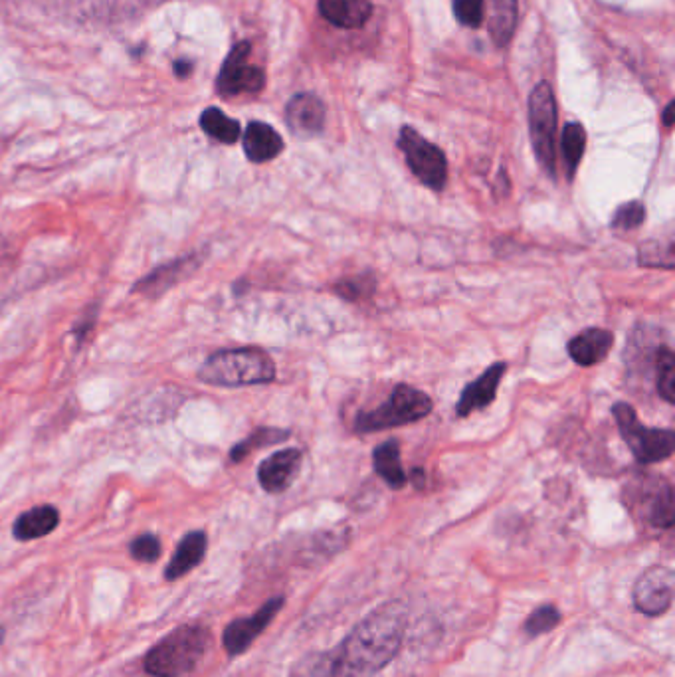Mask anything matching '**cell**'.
<instances>
[{"label": "cell", "instance_id": "1", "mask_svg": "<svg viewBox=\"0 0 675 677\" xmlns=\"http://www.w3.org/2000/svg\"><path fill=\"white\" fill-rule=\"evenodd\" d=\"M406 622V604L388 600L361 620L335 650L303 656L291 677H375L400 652Z\"/></svg>", "mask_w": 675, "mask_h": 677}, {"label": "cell", "instance_id": "2", "mask_svg": "<svg viewBox=\"0 0 675 677\" xmlns=\"http://www.w3.org/2000/svg\"><path fill=\"white\" fill-rule=\"evenodd\" d=\"M198 381L222 388L268 385L276 381V363L260 347L222 349L202 363Z\"/></svg>", "mask_w": 675, "mask_h": 677}, {"label": "cell", "instance_id": "3", "mask_svg": "<svg viewBox=\"0 0 675 677\" xmlns=\"http://www.w3.org/2000/svg\"><path fill=\"white\" fill-rule=\"evenodd\" d=\"M210 640V630L204 626H179L147 652L143 668L153 677L189 676L202 662Z\"/></svg>", "mask_w": 675, "mask_h": 677}, {"label": "cell", "instance_id": "4", "mask_svg": "<svg viewBox=\"0 0 675 677\" xmlns=\"http://www.w3.org/2000/svg\"><path fill=\"white\" fill-rule=\"evenodd\" d=\"M434 410L432 398L410 385H396L385 402L373 410L359 412L355 418L357 434H371L400 428L426 418Z\"/></svg>", "mask_w": 675, "mask_h": 677}, {"label": "cell", "instance_id": "5", "mask_svg": "<svg viewBox=\"0 0 675 677\" xmlns=\"http://www.w3.org/2000/svg\"><path fill=\"white\" fill-rule=\"evenodd\" d=\"M622 440L628 444L636 462L642 466L658 464L674 456L675 434L670 428H650L638 420L634 406L616 402L612 406Z\"/></svg>", "mask_w": 675, "mask_h": 677}, {"label": "cell", "instance_id": "6", "mask_svg": "<svg viewBox=\"0 0 675 677\" xmlns=\"http://www.w3.org/2000/svg\"><path fill=\"white\" fill-rule=\"evenodd\" d=\"M529 133L541 169L557 179V101L551 86L541 82L529 96Z\"/></svg>", "mask_w": 675, "mask_h": 677}, {"label": "cell", "instance_id": "7", "mask_svg": "<svg viewBox=\"0 0 675 677\" xmlns=\"http://www.w3.org/2000/svg\"><path fill=\"white\" fill-rule=\"evenodd\" d=\"M398 149L402 151L412 175L430 191H444L448 183V159L444 151L424 139L416 129L404 125L398 135Z\"/></svg>", "mask_w": 675, "mask_h": 677}, {"label": "cell", "instance_id": "8", "mask_svg": "<svg viewBox=\"0 0 675 677\" xmlns=\"http://www.w3.org/2000/svg\"><path fill=\"white\" fill-rule=\"evenodd\" d=\"M250 50V42H240L226 56L216 80V90L220 96L236 97L242 94H258L264 90V72L248 64Z\"/></svg>", "mask_w": 675, "mask_h": 677}, {"label": "cell", "instance_id": "9", "mask_svg": "<svg viewBox=\"0 0 675 677\" xmlns=\"http://www.w3.org/2000/svg\"><path fill=\"white\" fill-rule=\"evenodd\" d=\"M642 491L630 497V509L656 531H670L675 523L674 487L666 480L652 478Z\"/></svg>", "mask_w": 675, "mask_h": 677}, {"label": "cell", "instance_id": "10", "mask_svg": "<svg viewBox=\"0 0 675 677\" xmlns=\"http://www.w3.org/2000/svg\"><path fill=\"white\" fill-rule=\"evenodd\" d=\"M282 608H284V596H274L256 614H252L248 618L232 620L224 628V634H222V644H224V650L228 652V656L236 658V656L248 652V648L274 622V618L278 616V612Z\"/></svg>", "mask_w": 675, "mask_h": 677}, {"label": "cell", "instance_id": "11", "mask_svg": "<svg viewBox=\"0 0 675 677\" xmlns=\"http://www.w3.org/2000/svg\"><path fill=\"white\" fill-rule=\"evenodd\" d=\"M674 571L652 567L634 584V608L650 618L664 616L674 602Z\"/></svg>", "mask_w": 675, "mask_h": 677}, {"label": "cell", "instance_id": "12", "mask_svg": "<svg viewBox=\"0 0 675 677\" xmlns=\"http://www.w3.org/2000/svg\"><path fill=\"white\" fill-rule=\"evenodd\" d=\"M303 464V454L297 448H286L266 458L258 468V482L266 493H282L290 487Z\"/></svg>", "mask_w": 675, "mask_h": 677}, {"label": "cell", "instance_id": "13", "mask_svg": "<svg viewBox=\"0 0 675 677\" xmlns=\"http://www.w3.org/2000/svg\"><path fill=\"white\" fill-rule=\"evenodd\" d=\"M505 371H507V363H503V361L493 363L491 367H487L483 371L474 383L466 385V388L460 394L456 414L460 418H466V416L482 410L485 406H489L497 396V388L501 385V379L505 377Z\"/></svg>", "mask_w": 675, "mask_h": 677}, {"label": "cell", "instance_id": "14", "mask_svg": "<svg viewBox=\"0 0 675 677\" xmlns=\"http://www.w3.org/2000/svg\"><path fill=\"white\" fill-rule=\"evenodd\" d=\"M286 121L293 135L315 137L325 125V105L313 94H297L286 107Z\"/></svg>", "mask_w": 675, "mask_h": 677}, {"label": "cell", "instance_id": "15", "mask_svg": "<svg viewBox=\"0 0 675 677\" xmlns=\"http://www.w3.org/2000/svg\"><path fill=\"white\" fill-rule=\"evenodd\" d=\"M200 264V260L191 254L185 258H177L169 264L159 266L151 274H147L143 280H139L133 286V293H141L145 297H159L171 290L175 284L185 280L189 274H193L194 268Z\"/></svg>", "mask_w": 675, "mask_h": 677}, {"label": "cell", "instance_id": "16", "mask_svg": "<svg viewBox=\"0 0 675 677\" xmlns=\"http://www.w3.org/2000/svg\"><path fill=\"white\" fill-rule=\"evenodd\" d=\"M244 153L248 157V161L262 165V163H270L276 157L282 155L284 151V139L282 135L268 123L264 121H252L248 123L246 131H244Z\"/></svg>", "mask_w": 675, "mask_h": 677}, {"label": "cell", "instance_id": "17", "mask_svg": "<svg viewBox=\"0 0 675 677\" xmlns=\"http://www.w3.org/2000/svg\"><path fill=\"white\" fill-rule=\"evenodd\" d=\"M614 345V333L602 327H588L569 341V355L580 367L602 363Z\"/></svg>", "mask_w": 675, "mask_h": 677}, {"label": "cell", "instance_id": "18", "mask_svg": "<svg viewBox=\"0 0 675 677\" xmlns=\"http://www.w3.org/2000/svg\"><path fill=\"white\" fill-rule=\"evenodd\" d=\"M60 525V511L54 505H38L24 511L12 525L14 539L26 543L34 539H42L56 531Z\"/></svg>", "mask_w": 675, "mask_h": 677}, {"label": "cell", "instance_id": "19", "mask_svg": "<svg viewBox=\"0 0 675 677\" xmlns=\"http://www.w3.org/2000/svg\"><path fill=\"white\" fill-rule=\"evenodd\" d=\"M206 547H208V539L204 531H191L183 537V541L179 543L173 559L169 561L167 569H165V579L167 581H179L185 575H189L193 569H196L204 555H206Z\"/></svg>", "mask_w": 675, "mask_h": 677}, {"label": "cell", "instance_id": "20", "mask_svg": "<svg viewBox=\"0 0 675 677\" xmlns=\"http://www.w3.org/2000/svg\"><path fill=\"white\" fill-rule=\"evenodd\" d=\"M319 10L333 26L353 30L367 24L373 4L371 0H319Z\"/></svg>", "mask_w": 675, "mask_h": 677}, {"label": "cell", "instance_id": "21", "mask_svg": "<svg viewBox=\"0 0 675 677\" xmlns=\"http://www.w3.org/2000/svg\"><path fill=\"white\" fill-rule=\"evenodd\" d=\"M373 466H375L377 476L390 489H402L408 484V478H406V472L400 460V442L396 438L385 440L373 450Z\"/></svg>", "mask_w": 675, "mask_h": 677}, {"label": "cell", "instance_id": "22", "mask_svg": "<svg viewBox=\"0 0 675 677\" xmlns=\"http://www.w3.org/2000/svg\"><path fill=\"white\" fill-rule=\"evenodd\" d=\"M489 8V34L497 46H507L517 24V0H485Z\"/></svg>", "mask_w": 675, "mask_h": 677}, {"label": "cell", "instance_id": "23", "mask_svg": "<svg viewBox=\"0 0 675 677\" xmlns=\"http://www.w3.org/2000/svg\"><path fill=\"white\" fill-rule=\"evenodd\" d=\"M200 129L208 137H212V139H216V141H220L224 145H234L240 139V135H242L240 123L236 119L228 117L218 107H206L202 111V115H200Z\"/></svg>", "mask_w": 675, "mask_h": 677}, {"label": "cell", "instance_id": "24", "mask_svg": "<svg viewBox=\"0 0 675 677\" xmlns=\"http://www.w3.org/2000/svg\"><path fill=\"white\" fill-rule=\"evenodd\" d=\"M584 149H586V131L582 123H577V121L567 123L563 129V137H561V153H563V163H565L569 181H573L577 175L580 161L584 157Z\"/></svg>", "mask_w": 675, "mask_h": 677}, {"label": "cell", "instance_id": "25", "mask_svg": "<svg viewBox=\"0 0 675 677\" xmlns=\"http://www.w3.org/2000/svg\"><path fill=\"white\" fill-rule=\"evenodd\" d=\"M290 438V432L288 430H280V428H258L254 430L246 440H242L240 444H236L232 450H230V460L234 464L246 460L254 450H260V448H266V446H276L284 440Z\"/></svg>", "mask_w": 675, "mask_h": 677}, {"label": "cell", "instance_id": "26", "mask_svg": "<svg viewBox=\"0 0 675 677\" xmlns=\"http://www.w3.org/2000/svg\"><path fill=\"white\" fill-rule=\"evenodd\" d=\"M656 365V390L668 404H675V355L674 351L662 345L654 355Z\"/></svg>", "mask_w": 675, "mask_h": 677}, {"label": "cell", "instance_id": "27", "mask_svg": "<svg viewBox=\"0 0 675 677\" xmlns=\"http://www.w3.org/2000/svg\"><path fill=\"white\" fill-rule=\"evenodd\" d=\"M638 264L644 268H662V270H674V242L672 240H646L638 248Z\"/></svg>", "mask_w": 675, "mask_h": 677}, {"label": "cell", "instance_id": "28", "mask_svg": "<svg viewBox=\"0 0 675 677\" xmlns=\"http://www.w3.org/2000/svg\"><path fill=\"white\" fill-rule=\"evenodd\" d=\"M561 620H563V614H561V610H559L557 606H553V604H543V606L535 608V610L527 616V620H525V624H523V632H525L529 638H539V636H543V634L553 632V630L561 624Z\"/></svg>", "mask_w": 675, "mask_h": 677}, {"label": "cell", "instance_id": "29", "mask_svg": "<svg viewBox=\"0 0 675 677\" xmlns=\"http://www.w3.org/2000/svg\"><path fill=\"white\" fill-rule=\"evenodd\" d=\"M646 218H648L646 204L640 200H630L616 208L610 226L614 230H638L646 222Z\"/></svg>", "mask_w": 675, "mask_h": 677}, {"label": "cell", "instance_id": "30", "mask_svg": "<svg viewBox=\"0 0 675 677\" xmlns=\"http://www.w3.org/2000/svg\"><path fill=\"white\" fill-rule=\"evenodd\" d=\"M161 553H163L161 541H159V537H155L151 533L139 535L129 545V555L139 563H155V561H159Z\"/></svg>", "mask_w": 675, "mask_h": 677}, {"label": "cell", "instance_id": "31", "mask_svg": "<svg viewBox=\"0 0 675 677\" xmlns=\"http://www.w3.org/2000/svg\"><path fill=\"white\" fill-rule=\"evenodd\" d=\"M375 278L373 276H357L349 280H341L335 284V293L347 301H359L375 291Z\"/></svg>", "mask_w": 675, "mask_h": 677}, {"label": "cell", "instance_id": "32", "mask_svg": "<svg viewBox=\"0 0 675 677\" xmlns=\"http://www.w3.org/2000/svg\"><path fill=\"white\" fill-rule=\"evenodd\" d=\"M454 14L460 24L480 28L485 20V0H454Z\"/></svg>", "mask_w": 675, "mask_h": 677}, {"label": "cell", "instance_id": "33", "mask_svg": "<svg viewBox=\"0 0 675 677\" xmlns=\"http://www.w3.org/2000/svg\"><path fill=\"white\" fill-rule=\"evenodd\" d=\"M191 72H193V62H189V60H179V62H175V74H177L179 78H189Z\"/></svg>", "mask_w": 675, "mask_h": 677}, {"label": "cell", "instance_id": "34", "mask_svg": "<svg viewBox=\"0 0 675 677\" xmlns=\"http://www.w3.org/2000/svg\"><path fill=\"white\" fill-rule=\"evenodd\" d=\"M664 125L672 127L674 125V103H668L666 111H664Z\"/></svg>", "mask_w": 675, "mask_h": 677}, {"label": "cell", "instance_id": "35", "mask_svg": "<svg viewBox=\"0 0 675 677\" xmlns=\"http://www.w3.org/2000/svg\"><path fill=\"white\" fill-rule=\"evenodd\" d=\"M2 642H4V628L0 626V646H2Z\"/></svg>", "mask_w": 675, "mask_h": 677}]
</instances>
